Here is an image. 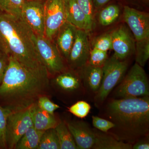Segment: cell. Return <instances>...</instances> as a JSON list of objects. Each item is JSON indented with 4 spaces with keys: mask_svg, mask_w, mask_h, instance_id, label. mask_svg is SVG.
Returning a JSON list of instances; mask_svg holds the SVG:
<instances>
[{
    "mask_svg": "<svg viewBox=\"0 0 149 149\" xmlns=\"http://www.w3.org/2000/svg\"><path fill=\"white\" fill-rule=\"evenodd\" d=\"M46 68H30L12 56L0 84V105L10 111L28 108L47 96L50 87Z\"/></svg>",
    "mask_w": 149,
    "mask_h": 149,
    "instance_id": "1",
    "label": "cell"
},
{
    "mask_svg": "<svg viewBox=\"0 0 149 149\" xmlns=\"http://www.w3.org/2000/svg\"><path fill=\"white\" fill-rule=\"evenodd\" d=\"M102 114L115 125L107 133L118 141L133 145L148 136L149 97L111 99Z\"/></svg>",
    "mask_w": 149,
    "mask_h": 149,
    "instance_id": "2",
    "label": "cell"
},
{
    "mask_svg": "<svg viewBox=\"0 0 149 149\" xmlns=\"http://www.w3.org/2000/svg\"><path fill=\"white\" fill-rule=\"evenodd\" d=\"M35 33L21 17L0 10V53L30 68H46L38 54Z\"/></svg>",
    "mask_w": 149,
    "mask_h": 149,
    "instance_id": "3",
    "label": "cell"
},
{
    "mask_svg": "<svg viewBox=\"0 0 149 149\" xmlns=\"http://www.w3.org/2000/svg\"><path fill=\"white\" fill-rule=\"evenodd\" d=\"M113 95L116 99L149 97L148 80L143 67L135 63L115 88Z\"/></svg>",
    "mask_w": 149,
    "mask_h": 149,
    "instance_id": "4",
    "label": "cell"
},
{
    "mask_svg": "<svg viewBox=\"0 0 149 149\" xmlns=\"http://www.w3.org/2000/svg\"><path fill=\"white\" fill-rule=\"evenodd\" d=\"M128 66L126 61H122L114 56L107 59L102 66L101 85L94 97L96 106L100 107L103 104L108 96L124 77Z\"/></svg>",
    "mask_w": 149,
    "mask_h": 149,
    "instance_id": "5",
    "label": "cell"
},
{
    "mask_svg": "<svg viewBox=\"0 0 149 149\" xmlns=\"http://www.w3.org/2000/svg\"><path fill=\"white\" fill-rule=\"evenodd\" d=\"M32 126L30 107L16 111H10L6 129L7 148H15L19 139Z\"/></svg>",
    "mask_w": 149,
    "mask_h": 149,
    "instance_id": "6",
    "label": "cell"
},
{
    "mask_svg": "<svg viewBox=\"0 0 149 149\" xmlns=\"http://www.w3.org/2000/svg\"><path fill=\"white\" fill-rule=\"evenodd\" d=\"M36 49L49 74L55 75L64 70L63 60L58 49L52 41L35 34Z\"/></svg>",
    "mask_w": 149,
    "mask_h": 149,
    "instance_id": "7",
    "label": "cell"
},
{
    "mask_svg": "<svg viewBox=\"0 0 149 149\" xmlns=\"http://www.w3.org/2000/svg\"><path fill=\"white\" fill-rule=\"evenodd\" d=\"M44 13L45 37L52 41L66 22L64 0H46Z\"/></svg>",
    "mask_w": 149,
    "mask_h": 149,
    "instance_id": "8",
    "label": "cell"
},
{
    "mask_svg": "<svg viewBox=\"0 0 149 149\" xmlns=\"http://www.w3.org/2000/svg\"><path fill=\"white\" fill-rule=\"evenodd\" d=\"M42 0H25L21 17L36 35L45 37L44 3Z\"/></svg>",
    "mask_w": 149,
    "mask_h": 149,
    "instance_id": "9",
    "label": "cell"
},
{
    "mask_svg": "<svg viewBox=\"0 0 149 149\" xmlns=\"http://www.w3.org/2000/svg\"><path fill=\"white\" fill-rule=\"evenodd\" d=\"M123 17L137 41L149 37V17L146 13L125 6Z\"/></svg>",
    "mask_w": 149,
    "mask_h": 149,
    "instance_id": "10",
    "label": "cell"
},
{
    "mask_svg": "<svg viewBox=\"0 0 149 149\" xmlns=\"http://www.w3.org/2000/svg\"><path fill=\"white\" fill-rule=\"evenodd\" d=\"M88 35L85 30L77 29L74 43L67 59L72 68L83 67L90 55Z\"/></svg>",
    "mask_w": 149,
    "mask_h": 149,
    "instance_id": "11",
    "label": "cell"
},
{
    "mask_svg": "<svg viewBox=\"0 0 149 149\" xmlns=\"http://www.w3.org/2000/svg\"><path fill=\"white\" fill-rule=\"evenodd\" d=\"M65 122L73 136L77 149H92L95 138L94 128L82 120Z\"/></svg>",
    "mask_w": 149,
    "mask_h": 149,
    "instance_id": "12",
    "label": "cell"
},
{
    "mask_svg": "<svg viewBox=\"0 0 149 149\" xmlns=\"http://www.w3.org/2000/svg\"><path fill=\"white\" fill-rule=\"evenodd\" d=\"M115 57L123 60L130 55L134 49L133 39L125 27L121 26L110 34Z\"/></svg>",
    "mask_w": 149,
    "mask_h": 149,
    "instance_id": "13",
    "label": "cell"
},
{
    "mask_svg": "<svg viewBox=\"0 0 149 149\" xmlns=\"http://www.w3.org/2000/svg\"><path fill=\"white\" fill-rule=\"evenodd\" d=\"M33 126L40 131H45L55 128L60 121L54 114H52L40 109L37 103L30 107Z\"/></svg>",
    "mask_w": 149,
    "mask_h": 149,
    "instance_id": "14",
    "label": "cell"
},
{
    "mask_svg": "<svg viewBox=\"0 0 149 149\" xmlns=\"http://www.w3.org/2000/svg\"><path fill=\"white\" fill-rule=\"evenodd\" d=\"M66 22L77 29L89 31L86 16L76 0H64Z\"/></svg>",
    "mask_w": 149,
    "mask_h": 149,
    "instance_id": "15",
    "label": "cell"
},
{
    "mask_svg": "<svg viewBox=\"0 0 149 149\" xmlns=\"http://www.w3.org/2000/svg\"><path fill=\"white\" fill-rule=\"evenodd\" d=\"M55 83L60 89L67 93L80 92L85 94L86 91L82 80L70 72L59 73L56 77Z\"/></svg>",
    "mask_w": 149,
    "mask_h": 149,
    "instance_id": "16",
    "label": "cell"
},
{
    "mask_svg": "<svg viewBox=\"0 0 149 149\" xmlns=\"http://www.w3.org/2000/svg\"><path fill=\"white\" fill-rule=\"evenodd\" d=\"M95 142L93 149H132V145L119 141L108 133L94 129Z\"/></svg>",
    "mask_w": 149,
    "mask_h": 149,
    "instance_id": "17",
    "label": "cell"
},
{
    "mask_svg": "<svg viewBox=\"0 0 149 149\" xmlns=\"http://www.w3.org/2000/svg\"><path fill=\"white\" fill-rule=\"evenodd\" d=\"M77 28L66 22L59 30L57 42L59 49L66 59L68 58L71 51Z\"/></svg>",
    "mask_w": 149,
    "mask_h": 149,
    "instance_id": "18",
    "label": "cell"
},
{
    "mask_svg": "<svg viewBox=\"0 0 149 149\" xmlns=\"http://www.w3.org/2000/svg\"><path fill=\"white\" fill-rule=\"evenodd\" d=\"M83 79L86 91L95 95L101 85L103 77L102 67L90 65L87 68Z\"/></svg>",
    "mask_w": 149,
    "mask_h": 149,
    "instance_id": "19",
    "label": "cell"
},
{
    "mask_svg": "<svg viewBox=\"0 0 149 149\" xmlns=\"http://www.w3.org/2000/svg\"><path fill=\"white\" fill-rule=\"evenodd\" d=\"M44 132L37 130L32 126L19 139L15 149H37Z\"/></svg>",
    "mask_w": 149,
    "mask_h": 149,
    "instance_id": "20",
    "label": "cell"
},
{
    "mask_svg": "<svg viewBox=\"0 0 149 149\" xmlns=\"http://www.w3.org/2000/svg\"><path fill=\"white\" fill-rule=\"evenodd\" d=\"M60 149H77V146L65 121H60L56 126Z\"/></svg>",
    "mask_w": 149,
    "mask_h": 149,
    "instance_id": "21",
    "label": "cell"
},
{
    "mask_svg": "<svg viewBox=\"0 0 149 149\" xmlns=\"http://www.w3.org/2000/svg\"><path fill=\"white\" fill-rule=\"evenodd\" d=\"M37 149H60L58 136L55 128L44 131Z\"/></svg>",
    "mask_w": 149,
    "mask_h": 149,
    "instance_id": "22",
    "label": "cell"
},
{
    "mask_svg": "<svg viewBox=\"0 0 149 149\" xmlns=\"http://www.w3.org/2000/svg\"><path fill=\"white\" fill-rule=\"evenodd\" d=\"M25 0H0V10L17 17H21Z\"/></svg>",
    "mask_w": 149,
    "mask_h": 149,
    "instance_id": "23",
    "label": "cell"
},
{
    "mask_svg": "<svg viewBox=\"0 0 149 149\" xmlns=\"http://www.w3.org/2000/svg\"><path fill=\"white\" fill-rule=\"evenodd\" d=\"M119 8L115 5H111L104 8L100 13L99 21L103 26H107L114 22L119 15Z\"/></svg>",
    "mask_w": 149,
    "mask_h": 149,
    "instance_id": "24",
    "label": "cell"
},
{
    "mask_svg": "<svg viewBox=\"0 0 149 149\" xmlns=\"http://www.w3.org/2000/svg\"><path fill=\"white\" fill-rule=\"evenodd\" d=\"M149 58V38L137 41L136 47V63L141 66H144Z\"/></svg>",
    "mask_w": 149,
    "mask_h": 149,
    "instance_id": "25",
    "label": "cell"
},
{
    "mask_svg": "<svg viewBox=\"0 0 149 149\" xmlns=\"http://www.w3.org/2000/svg\"><path fill=\"white\" fill-rule=\"evenodd\" d=\"M91 107L87 102L85 101H79L68 108L70 113L80 118H85L89 114Z\"/></svg>",
    "mask_w": 149,
    "mask_h": 149,
    "instance_id": "26",
    "label": "cell"
},
{
    "mask_svg": "<svg viewBox=\"0 0 149 149\" xmlns=\"http://www.w3.org/2000/svg\"><path fill=\"white\" fill-rule=\"evenodd\" d=\"M10 111L0 105V149L7 148L6 129Z\"/></svg>",
    "mask_w": 149,
    "mask_h": 149,
    "instance_id": "27",
    "label": "cell"
},
{
    "mask_svg": "<svg viewBox=\"0 0 149 149\" xmlns=\"http://www.w3.org/2000/svg\"><path fill=\"white\" fill-rule=\"evenodd\" d=\"M107 52L94 48L90 51L89 61L90 65L102 67L107 59Z\"/></svg>",
    "mask_w": 149,
    "mask_h": 149,
    "instance_id": "28",
    "label": "cell"
},
{
    "mask_svg": "<svg viewBox=\"0 0 149 149\" xmlns=\"http://www.w3.org/2000/svg\"><path fill=\"white\" fill-rule=\"evenodd\" d=\"M88 21V29L91 31L93 22V0H76Z\"/></svg>",
    "mask_w": 149,
    "mask_h": 149,
    "instance_id": "29",
    "label": "cell"
},
{
    "mask_svg": "<svg viewBox=\"0 0 149 149\" xmlns=\"http://www.w3.org/2000/svg\"><path fill=\"white\" fill-rule=\"evenodd\" d=\"M92 123L95 128L104 133H107L115 126L110 120L95 116H92Z\"/></svg>",
    "mask_w": 149,
    "mask_h": 149,
    "instance_id": "30",
    "label": "cell"
},
{
    "mask_svg": "<svg viewBox=\"0 0 149 149\" xmlns=\"http://www.w3.org/2000/svg\"><path fill=\"white\" fill-rule=\"evenodd\" d=\"M37 104L40 109L52 114H54L55 111L60 108L59 106L53 102L47 96L40 97Z\"/></svg>",
    "mask_w": 149,
    "mask_h": 149,
    "instance_id": "31",
    "label": "cell"
},
{
    "mask_svg": "<svg viewBox=\"0 0 149 149\" xmlns=\"http://www.w3.org/2000/svg\"><path fill=\"white\" fill-rule=\"evenodd\" d=\"M94 48L107 52L112 49V41L111 35L107 34L99 37L95 42Z\"/></svg>",
    "mask_w": 149,
    "mask_h": 149,
    "instance_id": "32",
    "label": "cell"
},
{
    "mask_svg": "<svg viewBox=\"0 0 149 149\" xmlns=\"http://www.w3.org/2000/svg\"><path fill=\"white\" fill-rule=\"evenodd\" d=\"M9 57L5 54L0 53V84L5 74L8 65Z\"/></svg>",
    "mask_w": 149,
    "mask_h": 149,
    "instance_id": "33",
    "label": "cell"
},
{
    "mask_svg": "<svg viewBox=\"0 0 149 149\" xmlns=\"http://www.w3.org/2000/svg\"><path fill=\"white\" fill-rule=\"evenodd\" d=\"M133 149H149L148 136H146L136 141L132 145Z\"/></svg>",
    "mask_w": 149,
    "mask_h": 149,
    "instance_id": "34",
    "label": "cell"
},
{
    "mask_svg": "<svg viewBox=\"0 0 149 149\" xmlns=\"http://www.w3.org/2000/svg\"><path fill=\"white\" fill-rule=\"evenodd\" d=\"M110 0H93V3H95L96 6L98 7L104 6Z\"/></svg>",
    "mask_w": 149,
    "mask_h": 149,
    "instance_id": "35",
    "label": "cell"
}]
</instances>
